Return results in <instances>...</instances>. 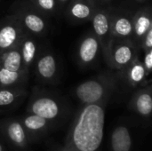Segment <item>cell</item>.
I'll return each instance as SVG.
<instances>
[{
	"label": "cell",
	"instance_id": "obj_30",
	"mask_svg": "<svg viewBox=\"0 0 152 151\" xmlns=\"http://www.w3.org/2000/svg\"><path fill=\"white\" fill-rule=\"evenodd\" d=\"M1 68H2V64H1V61H0V69H1Z\"/></svg>",
	"mask_w": 152,
	"mask_h": 151
},
{
	"label": "cell",
	"instance_id": "obj_11",
	"mask_svg": "<svg viewBox=\"0 0 152 151\" xmlns=\"http://www.w3.org/2000/svg\"><path fill=\"white\" fill-rule=\"evenodd\" d=\"M102 53V47L99 39L93 31L87 32L80 39L77 51V59L81 67H90L98 59Z\"/></svg>",
	"mask_w": 152,
	"mask_h": 151
},
{
	"label": "cell",
	"instance_id": "obj_26",
	"mask_svg": "<svg viewBox=\"0 0 152 151\" xmlns=\"http://www.w3.org/2000/svg\"><path fill=\"white\" fill-rule=\"evenodd\" d=\"M0 151H9V148L6 146L4 142L0 137Z\"/></svg>",
	"mask_w": 152,
	"mask_h": 151
},
{
	"label": "cell",
	"instance_id": "obj_27",
	"mask_svg": "<svg viewBox=\"0 0 152 151\" xmlns=\"http://www.w3.org/2000/svg\"><path fill=\"white\" fill-rule=\"evenodd\" d=\"M98 1H99L100 4H101L102 6L109 5L110 3H112V2H113V0H98Z\"/></svg>",
	"mask_w": 152,
	"mask_h": 151
},
{
	"label": "cell",
	"instance_id": "obj_10",
	"mask_svg": "<svg viewBox=\"0 0 152 151\" xmlns=\"http://www.w3.org/2000/svg\"><path fill=\"white\" fill-rule=\"evenodd\" d=\"M101 6L98 0H70L64 10V15L72 24H84L90 22Z\"/></svg>",
	"mask_w": 152,
	"mask_h": 151
},
{
	"label": "cell",
	"instance_id": "obj_22",
	"mask_svg": "<svg viewBox=\"0 0 152 151\" xmlns=\"http://www.w3.org/2000/svg\"><path fill=\"white\" fill-rule=\"evenodd\" d=\"M36 7L43 11L48 16H55L61 12L56 0H28Z\"/></svg>",
	"mask_w": 152,
	"mask_h": 151
},
{
	"label": "cell",
	"instance_id": "obj_28",
	"mask_svg": "<svg viewBox=\"0 0 152 151\" xmlns=\"http://www.w3.org/2000/svg\"><path fill=\"white\" fill-rule=\"evenodd\" d=\"M135 2H137V3H144V2H146L147 0H134Z\"/></svg>",
	"mask_w": 152,
	"mask_h": 151
},
{
	"label": "cell",
	"instance_id": "obj_16",
	"mask_svg": "<svg viewBox=\"0 0 152 151\" xmlns=\"http://www.w3.org/2000/svg\"><path fill=\"white\" fill-rule=\"evenodd\" d=\"M152 28L151 9L150 6L142 7L134 12L132 40L140 47V43L144 35Z\"/></svg>",
	"mask_w": 152,
	"mask_h": 151
},
{
	"label": "cell",
	"instance_id": "obj_17",
	"mask_svg": "<svg viewBox=\"0 0 152 151\" xmlns=\"http://www.w3.org/2000/svg\"><path fill=\"white\" fill-rule=\"evenodd\" d=\"M26 87H0V112L12 110L27 97Z\"/></svg>",
	"mask_w": 152,
	"mask_h": 151
},
{
	"label": "cell",
	"instance_id": "obj_9",
	"mask_svg": "<svg viewBox=\"0 0 152 151\" xmlns=\"http://www.w3.org/2000/svg\"><path fill=\"white\" fill-rule=\"evenodd\" d=\"M33 67L37 77L45 84H53L60 74L58 59L51 51L39 52Z\"/></svg>",
	"mask_w": 152,
	"mask_h": 151
},
{
	"label": "cell",
	"instance_id": "obj_6",
	"mask_svg": "<svg viewBox=\"0 0 152 151\" xmlns=\"http://www.w3.org/2000/svg\"><path fill=\"white\" fill-rule=\"evenodd\" d=\"M0 137L12 150L26 151L30 145L19 117H7L0 120Z\"/></svg>",
	"mask_w": 152,
	"mask_h": 151
},
{
	"label": "cell",
	"instance_id": "obj_21",
	"mask_svg": "<svg viewBox=\"0 0 152 151\" xmlns=\"http://www.w3.org/2000/svg\"><path fill=\"white\" fill-rule=\"evenodd\" d=\"M2 67L12 71H25L22 67V61L18 45L3 53H0ZM27 72V71H26Z\"/></svg>",
	"mask_w": 152,
	"mask_h": 151
},
{
	"label": "cell",
	"instance_id": "obj_14",
	"mask_svg": "<svg viewBox=\"0 0 152 151\" xmlns=\"http://www.w3.org/2000/svg\"><path fill=\"white\" fill-rule=\"evenodd\" d=\"M128 107L143 120H150L152 112L151 85H143L139 88L132 96Z\"/></svg>",
	"mask_w": 152,
	"mask_h": 151
},
{
	"label": "cell",
	"instance_id": "obj_29",
	"mask_svg": "<svg viewBox=\"0 0 152 151\" xmlns=\"http://www.w3.org/2000/svg\"><path fill=\"white\" fill-rule=\"evenodd\" d=\"M53 151H62V150H61V147H60V148L56 149L55 150H53Z\"/></svg>",
	"mask_w": 152,
	"mask_h": 151
},
{
	"label": "cell",
	"instance_id": "obj_8",
	"mask_svg": "<svg viewBox=\"0 0 152 151\" xmlns=\"http://www.w3.org/2000/svg\"><path fill=\"white\" fill-rule=\"evenodd\" d=\"M27 31L11 13L0 21V53L16 47Z\"/></svg>",
	"mask_w": 152,
	"mask_h": 151
},
{
	"label": "cell",
	"instance_id": "obj_2",
	"mask_svg": "<svg viewBox=\"0 0 152 151\" xmlns=\"http://www.w3.org/2000/svg\"><path fill=\"white\" fill-rule=\"evenodd\" d=\"M27 112L37 115L55 126L68 119L70 108L60 94L35 87L27 105Z\"/></svg>",
	"mask_w": 152,
	"mask_h": 151
},
{
	"label": "cell",
	"instance_id": "obj_23",
	"mask_svg": "<svg viewBox=\"0 0 152 151\" xmlns=\"http://www.w3.org/2000/svg\"><path fill=\"white\" fill-rule=\"evenodd\" d=\"M140 49L142 52H146L152 49V28L148 30V32L144 35L140 43Z\"/></svg>",
	"mask_w": 152,
	"mask_h": 151
},
{
	"label": "cell",
	"instance_id": "obj_7",
	"mask_svg": "<svg viewBox=\"0 0 152 151\" xmlns=\"http://www.w3.org/2000/svg\"><path fill=\"white\" fill-rule=\"evenodd\" d=\"M111 9L105 6L99 7L93 15L90 22L92 23L93 32L100 41L102 54L104 61L108 56V50L112 37L110 29Z\"/></svg>",
	"mask_w": 152,
	"mask_h": 151
},
{
	"label": "cell",
	"instance_id": "obj_24",
	"mask_svg": "<svg viewBox=\"0 0 152 151\" xmlns=\"http://www.w3.org/2000/svg\"><path fill=\"white\" fill-rule=\"evenodd\" d=\"M143 53H144V54H143V59L142 60V61L145 68L147 76L149 77L152 70V49L146 51V52H143Z\"/></svg>",
	"mask_w": 152,
	"mask_h": 151
},
{
	"label": "cell",
	"instance_id": "obj_4",
	"mask_svg": "<svg viewBox=\"0 0 152 151\" xmlns=\"http://www.w3.org/2000/svg\"><path fill=\"white\" fill-rule=\"evenodd\" d=\"M11 14L20 21L28 33L37 37L45 36L49 30V16L28 0L14 2L11 8Z\"/></svg>",
	"mask_w": 152,
	"mask_h": 151
},
{
	"label": "cell",
	"instance_id": "obj_13",
	"mask_svg": "<svg viewBox=\"0 0 152 151\" xmlns=\"http://www.w3.org/2000/svg\"><path fill=\"white\" fill-rule=\"evenodd\" d=\"M134 13L124 9L111 10L110 29L113 38L132 39Z\"/></svg>",
	"mask_w": 152,
	"mask_h": 151
},
{
	"label": "cell",
	"instance_id": "obj_25",
	"mask_svg": "<svg viewBox=\"0 0 152 151\" xmlns=\"http://www.w3.org/2000/svg\"><path fill=\"white\" fill-rule=\"evenodd\" d=\"M56 1H57V3L59 4L60 8H61V11L64 12L65 8L67 7V5H68V4L69 3L70 0H56Z\"/></svg>",
	"mask_w": 152,
	"mask_h": 151
},
{
	"label": "cell",
	"instance_id": "obj_20",
	"mask_svg": "<svg viewBox=\"0 0 152 151\" xmlns=\"http://www.w3.org/2000/svg\"><path fill=\"white\" fill-rule=\"evenodd\" d=\"M28 72L12 71L4 68L0 69V87H26Z\"/></svg>",
	"mask_w": 152,
	"mask_h": 151
},
{
	"label": "cell",
	"instance_id": "obj_1",
	"mask_svg": "<svg viewBox=\"0 0 152 151\" xmlns=\"http://www.w3.org/2000/svg\"><path fill=\"white\" fill-rule=\"evenodd\" d=\"M108 101L82 105L68 131L62 151H101Z\"/></svg>",
	"mask_w": 152,
	"mask_h": 151
},
{
	"label": "cell",
	"instance_id": "obj_15",
	"mask_svg": "<svg viewBox=\"0 0 152 151\" xmlns=\"http://www.w3.org/2000/svg\"><path fill=\"white\" fill-rule=\"evenodd\" d=\"M37 38V36L27 32L18 44L23 69L28 73L30 69L34 66L35 61L39 53V44Z\"/></svg>",
	"mask_w": 152,
	"mask_h": 151
},
{
	"label": "cell",
	"instance_id": "obj_3",
	"mask_svg": "<svg viewBox=\"0 0 152 151\" xmlns=\"http://www.w3.org/2000/svg\"><path fill=\"white\" fill-rule=\"evenodd\" d=\"M118 78L117 70L103 71L77 85L73 95L82 105L109 101L117 89Z\"/></svg>",
	"mask_w": 152,
	"mask_h": 151
},
{
	"label": "cell",
	"instance_id": "obj_19",
	"mask_svg": "<svg viewBox=\"0 0 152 151\" xmlns=\"http://www.w3.org/2000/svg\"><path fill=\"white\" fill-rule=\"evenodd\" d=\"M118 72L124 73V76L130 86L138 87L140 85H145V79L148 76L143 66V63L142 60L139 58V56L135 58L123 70Z\"/></svg>",
	"mask_w": 152,
	"mask_h": 151
},
{
	"label": "cell",
	"instance_id": "obj_18",
	"mask_svg": "<svg viewBox=\"0 0 152 151\" xmlns=\"http://www.w3.org/2000/svg\"><path fill=\"white\" fill-rule=\"evenodd\" d=\"M133 148V135L131 128L125 123L117 125L110 136L111 151H131Z\"/></svg>",
	"mask_w": 152,
	"mask_h": 151
},
{
	"label": "cell",
	"instance_id": "obj_12",
	"mask_svg": "<svg viewBox=\"0 0 152 151\" xmlns=\"http://www.w3.org/2000/svg\"><path fill=\"white\" fill-rule=\"evenodd\" d=\"M19 118L24 126L30 145L38 142L40 140L45 138L54 127L46 119L32 113L27 112Z\"/></svg>",
	"mask_w": 152,
	"mask_h": 151
},
{
	"label": "cell",
	"instance_id": "obj_5",
	"mask_svg": "<svg viewBox=\"0 0 152 151\" xmlns=\"http://www.w3.org/2000/svg\"><path fill=\"white\" fill-rule=\"evenodd\" d=\"M140 51L132 39L112 38L105 62L111 69L121 71L139 56Z\"/></svg>",
	"mask_w": 152,
	"mask_h": 151
}]
</instances>
